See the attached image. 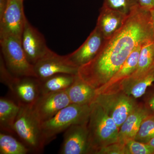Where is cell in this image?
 Wrapping results in <instances>:
<instances>
[{
    "label": "cell",
    "mask_w": 154,
    "mask_h": 154,
    "mask_svg": "<svg viewBox=\"0 0 154 154\" xmlns=\"http://www.w3.org/2000/svg\"><path fill=\"white\" fill-rule=\"evenodd\" d=\"M154 40L150 11L137 6L128 16L124 25L106 39L97 56L80 67L78 76L97 89L105 85L141 45Z\"/></svg>",
    "instance_id": "1"
},
{
    "label": "cell",
    "mask_w": 154,
    "mask_h": 154,
    "mask_svg": "<svg viewBox=\"0 0 154 154\" xmlns=\"http://www.w3.org/2000/svg\"><path fill=\"white\" fill-rule=\"evenodd\" d=\"M91 106L88 124L89 154H96L102 148L118 142L119 129L99 104L94 102Z\"/></svg>",
    "instance_id": "2"
},
{
    "label": "cell",
    "mask_w": 154,
    "mask_h": 154,
    "mask_svg": "<svg viewBox=\"0 0 154 154\" xmlns=\"http://www.w3.org/2000/svg\"><path fill=\"white\" fill-rule=\"evenodd\" d=\"M20 106L14 125V134L18 136L30 152L41 153L46 145L42 134V122L33 112L32 106Z\"/></svg>",
    "instance_id": "3"
},
{
    "label": "cell",
    "mask_w": 154,
    "mask_h": 154,
    "mask_svg": "<svg viewBox=\"0 0 154 154\" xmlns=\"http://www.w3.org/2000/svg\"><path fill=\"white\" fill-rule=\"evenodd\" d=\"M0 80L8 88L13 99L20 105L32 106L41 95L40 81L34 77L14 75L0 60Z\"/></svg>",
    "instance_id": "4"
},
{
    "label": "cell",
    "mask_w": 154,
    "mask_h": 154,
    "mask_svg": "<svg viewBox=\"0 0 154 154\" xmlns=\"http://www.w3.org/2000/svg\"><path fill=\"white\" fill-rule=\"evenodd\" d=\"M91 105L70 104L51 119L42 122V134L46 144L73 125L88 123L91 113Z\"/></svg>",
    "instance_id": "5"
},
{
    "label": "cell",
    "mask_w": 154,
    "mask_h": 154,
    "mask_svg": "<svg viewBox=\"0 0 154 154\" xmlns=\"http://www.w3.org/2000/svg\"><path fill=\"white\" fill-rule=\"evenodd\" d=\"M1 51L6 67L12 74L18 77H36L33 65L26 57L21 38L13 36H0Z\"/></svg>",
    "instance_id": "6"
},
{
    "label": "cell",
    "mask_w": 154,
    "mask_h": 154,
    "mask_svg": "<svg viewBox=\"0 0 154 154\" xmlns=\"http://www.w3.org/2000/svg\"><path fill=\"white\" fill-rule=\"evenodd\" d=\"M94 102L101 106L105 113L113 119L119 129L138 104L136 99L122 91L98 94Z\"/></svg>",
    "instance_id": "7"
},
{
    "label": "cell",
    "mask_w": 154,
    "mask_h": 154,
    "mask_svg": "<svg viewBox=\"0 0 154 154\" xmlns=\"http://www.w3.org/2000/svg\"><path fill=\"white\" fill-rule=\"evenodd\" d=\"M33 67L36 77L40 81L58 74L77 75L79 69L67 55H59L51 50L33 65Z\"/></svg>",
    "instance_id": "8"
},
{
    "label": "cell",
    "mask_w": 154,
    "mask_h": 154,
    "mask_svg": "<svg viewBox=\"0 0 154 154\" xmlns=\"http://www.w3.org/2000/svg\"><path fill=\"white\" fill-rule=\"evenodd\" d=\"M24 0H7L5 11L0 18V36L21 38L27 19L24 13Z\"/></svg>",
    "instance_id": "9"
},
{
    "label": "cell",
    "mask_w": 154,
    "mask_h": 154,
    "mask_svg": "<svg viewBox=\"0 0 154 154\" xmlns=\"http://www.w3.org/2000/svg\"><path fill=\"white\" fill-rule=\"evenodd\" d=\"M21 44L28 60L34 65L49 52L42 33L27 19L21 38Z\"/></svg>",
    "instance_id": "10"
},
{
    "label": "cell",
    "mask_w": 154,
    "mask_h": 154,
    "mask_svg": "<svg viewBox=\"0 0 154 154\" xmlns=\"http://www.w3.org/2000/svg\"><path fill=\"white\" fill-rule=\"evenodd\" d=\"M70 104L66 90L40 95L32 108L36 117L42 123L52 118Z\"/></svg>",
    "instance_id": "11"
},
{
    "label": "cell",
    "mask_w": 154,
    "mask_h": 154,
    "mask_svg": "<svg viewBox=\"0 0 154 154\" xmlns=\"http://www.w3.org/2000/svg\"><path fill=\"white\" fill-rule=\"evenodd\" d=\"M88 123L73 125L65 131L59 153H89Z\"/></svg>",
    "instance_id": "12"
},
{
    "label": "cell",
    "mask_w": 154,
    "mask_h": 154,
    "mask_svg": "<svg viewBox=\"0 0 154 154\" xmlns=\"http://www.w3.org/2000/svg\"><path fill=\"white\" fill-rule=\"evenodd\" d=\"M106 40L96 27L85 42L74 52L67 55V57L72 63L79 68L96 57Z\"/></svg>",
    "instance_id": "13"
},
{
    "label": "cell",
    "mask_w": 154,
    "mask_h": 154,
    "mask_svg": "<svg viewBox=\"0 0 154 154\" xmlns=\"http://www.w3.org/2000/svg\"><path fill=\"white\" fill-rule=\"evenodd\" d=\"M141 45L134 50L125 62L107 83L96 89V94H111L118 92L120 84L128 78L136 69L142 46Z\"/></svg>",
    "instance_id": "14"
},
{
    "label": "cell",
    "mask_w": 154,
    "mask_h": 154,
    "mask_svg": "<svg viewBox=\"0 0 154 154\" xmlns=\"http://www.w3.org/2000/svg\"><path fill=\"white\" fill-rule=\"evenodd\" d=\"M128 16L103 5L97 19L96 27L105 39H108L124 25Z\"/></svg>",
    "instance_id": "15"
},
{
    "label": "cell",
    "mask_w": 154,
    "mask_h": 154,
    "mask_svg": "<svg viewBox=\"0 0 154 154\" xmlns=\"http://www.w3.org/2000/svg\"><path fill=\"white\" fill-rule=\"evenodd\" d=\"M150 112L143 103H139L120 127L118 142L125 144L131 140H134L144 119Z\"/></svg>",
    "instance_id": "16"
},
{
    "label": "cell",
    "mask_w": 154,
    "mask_h": 154,
    "mask_svg": "<svg viewBox=\"0 0 154 154\" xmlns=\"http://www.w3.org/2000/svg\"><path fill=\"white\" fill-rule=\"evenodd\" d=\"M71 104L91 105L97 94L96 89L76 76L72 84L66 90Z\"/></svg>",
    "instance_id": "17"
},
{
    "label": "cell",
    "mask_w": 154,
    "mask_h": 154,
    "mask_svg": "<svg viewBox=\"0 0 154 154\" xmlns=\"http://www.w3.org/2000/svg\"><path fill=\"white\" fill-rule=\"evenodd\" d=\"M20 105L14 99L0 98V128L1 132L14 134V123L19 114Z\"/></svg>",
    "instance_id": "18"
},
{
    "label": "cell",
    "mask_w": 154,
    "mask_h": 154,
    "mask_svg": "<svg viewBox=\"0 0 154 154\" xmlns=\"http://www.w3.org/2000/svg\"><path fill=\"white\" fill-rule=\"evenodd\" d=\"M154 84V64L147 71L138 79L122 84L119 91H122L137 99L147 92Z\"/></svg>",
    "instance_id": "19"
},
{
    "label": "cell",
    "mask_w": 154,
    "mask_h": 154,
    "mask_svg": "<svg viewBox=\"0 0 154 154\" xmlns=\"http://www.w3.org/2000/svg\"><path fill=\"white\" fill-rule=\"evenodd\" d=\"M154 64V40L144 43L142 46L136 69L134 72L120 84L119 88L124 83L138 79L150 68Z\"/></svg>",
    "instance_id": "20"
},
{
    "label": "cell",
    "mask_w": 154,
    "mask_h": 154,
    "mask_svg": "<svg viewBox=\"0 0 154 154\" xmlns=\"http://www.w3.org/2000/svg\"><path fill=\"white\" fill-rule=\"evenodd\" d=\"M76 75L58 74L40 80L41 95L66 91L72 84Z\"/></svg>",
    "instance_id": "21"
},
{
    "label": "cell",
    "mask_w": 154,
    "mask_h": 154,
    "mask_svg": "<svg viewBox=\"0 0 154 154\" xmlns=\"http://www.w3.org/2000/svg\"><path fill=\"white\" fill-rule=\"evenodd\" d=\"M30 152L28 148L12 134L0 133V154H27Z\"/></svg>",
    "instance_id": "22"
},
{
    "label": "cell",
    "mask_w": 154,
    "mask_h": 154,
    "mask_svg": "<svg viewBox=\"0 0 154 154\" xmlns=\"http://www.w3.org/2000/svg\"><path fill=\"white\" fill-rule=\"evenodd\" d=\"M154 137V115L149 113L144 119L135 137V140L148 143Z\"/></svg>",
    "instance_id": "23"
},
{
    "label": "cell",
    "mask_w": 154,
    "mask_h": 154,
    "mask_svg": "<svg viewBox=\"0 0 154 154\" xmlns=\"http://www.w3.org/2000/svg\"><path fill=\"white\" fill-rule=\"evenodd\" d=\"M103 5L128 16L139 3L138 0H104Z\"/></svg>",
    "instance_id": "24"
},
{
    "label": "cell",
    "mask_w": 154,
    "mask_h": 154,
    "mask_svg": "<svg viewBox=\"0 0 154 154\" xmlns=\"http://www.w3.org/2000/svg\"><path fill=\"white\" fill-rule=\"evenodd\" d=\"M126 154H154V150L147 143L131 140L125 144Z\"/></svg>",
    "instance_id": "25"
},
{
    "label": "cell",
    "mask_w": 154,
    "mask_h": 154,
    "mask_svg": "<svg viewBox=\"0 0 154 154\" xmlns=\"http://www.w3.org/2000/svg\"><path fill=\"white\" fill-rule=\"evenodd\" d=\"M96 154H126L125 144L117 142L100 149Z\"/></svg>",
    "instance_id": "26"
},
{
    "label": "cell",
    "mask_w": 154,
    "mask_h": 154,
    "mask_svg": "<svg viewBox=\"0 0 154 154\" xmlns=\"http://www.w3.org/2000/svg\"><path fill=\"white\" fill-rule=\"evenodd\" d=\"M151 90H148L146 92L144 99V105L151 113L154 115V86H152Z\"/></svg>",
    "instance_id": "27"
},
{
    "label": "cell",
    "mask_w": 154,
    "mask_h": 154,
    "mask_svg": "<svg viewBox=\"0 0 154 154\" xmlns=\"http://www.w3.org/2000/svg\"><path fill=\"white\" fill-rule=\"evenodd\" d=\"M140 6L142 8L150 11L154 8V0H138Z\"/></svg>",
    "instance_id": "28"
},
{
    "label": "cell",
    "mask_w": 154,
    "mask_h": 154,
    "mask_svg": "<svg viewBox=\"0 0 154 154\" xmlns=\"http://www.w3.org/2000/svg\"><path fill=\"white\" fill-rule=\"evenodd\" d=\"M150 12L151 19L152 27L154 34V8L150 11Z\"/></svg>",
    "instance_id": "29"
},
{
    "label": "cell",
    "mask_w": 154,
    "mask_h": 154,
    "mask_svg": "<svg viewBox=\"0 0 154 154\" xmlns=\"http://www.w3.org/2000/svg\"><path fill=\"white\" fill-rule=\"evenodd\" d=\"M148 143L152 147V148L154 150V137L148 143Z\"/></svg>",
    "instance_id": "30"
}]
</instances>
